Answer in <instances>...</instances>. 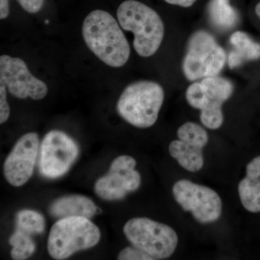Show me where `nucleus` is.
Returning a JSON list of instances; mask_svg holds the SVG:
<instances>
[{
	"instance_id": "nucleus-1",
	"label": "nucleus",
	"mask_w": 260,
	"mask_h": 260,
	"mask_svg": "<svg viewBox=\"0 0 260 260\" xmlns=\"http://www.w3.org/2000/svg\"><path fill=\"white\" fill-rule=\"evenodd\" d=\"M83 37L89 49L113 68L126 64L130 47L116 19L104 10H94L84 20Z\"/></svg>"
},
{
	"instance_id": "nucleus-2",
	"label": "nucleus",
	"mask_w": 260,
	"mask_h": 260,
	"mask_svg": "<svg viewBox=\"0 0 260 260\" xmlns=\"http://www.w3.org/2000/svg\"><path fill=\"white\" fill-rule=\"evenodd\" d=\"M121 28L134 34L135 50L143 57L155 54L164 37V25L155 10L136 0L123 2L117 10Z\"/></svg>"
},
{
	"instance_id": "nucleus-3",
	"label": "nucleus",
	"mask_w": 260,
	"mask_h": 260,
	"mask_svg": "<svg viewBox=\"0 0 260 260\" xmlns=\"http://www.w3.org/2000/svg\"><path fill=\"white\" fill-rule=\"evenodd\" d=\"M164 101V89L158 83L141 80L130 84L123 90L116 110L131 125L148 128L156 122Z\"/></svg>"
},
{
	"instance_id": "nucleus-4",
	"label": "nucleus",
	"mask_w": 260,
	"mask_h": 260,
	"mask_svg": "<svg viewBox=\"0 0 260 260\" xmlns=\"http://www.w3.org/2000/svg\"><path fill=\"white\" fill-rule=\"evenodd\" d=\"M101 239L99 228L85 217L59 219L51 227L47 249L54 259H65L77 251L96 245Z\"/></svg>"
},
{
	"instance_id": "nucleus-5",
	"label": "nucleus",
	"mask_w": 260,
	"mask_h": 260,
	"mask_svg": "<svg viewBox=\"0 0 260 260\" xmlns=\"http://www.w3.org/2000/svg\"><path fill=\"white\" fill-rule=\"evenodd\" d=\"M234 85L222 77H208L191 84L186 91L188 104L199 109L202 124L210 129H219L223 123L222 106L234 93Z\"/></svg>"
},
{
	"instance_id": "nucleus-6",
	"label": "nucleus",
	"mask_w": 260,
	"mask_h": 260,
	"mask_svg": "<svg viewBox=\"0 0 260 260\" xmlns=\"http://www.w3.org/2000/svg\"><path fill=\"white\" fill-rule=\"evenodd\" d=\"M123 232L132 245L144 251L153 260L170 257L179 241L177 232L172 227L148 218L130 219Z\"/></svg>"
},
{
	"instance_id": "nucleus-7",
	"label": "nucleus",
	"mask_w": 260,
	"mask_h": 260,
	"mask_svg": "<svg viewBox=\"0 0 260 260\" xmlns=\"http://www.w3.org/2000/svg\"><path fill=\"white\" fill-rule=\"evenodd\" d=\"M226 61V54L215 38L205 30L191 36L182 63L184 76L189 81L217 76Z\"/></svg>"
},
{
	"instance_id": "nucleus-8",
	"label": "nucleus",
	"mask_w": 260,
	"mask_h": 260,
	"mask_svg": "<svg viewBox=\"0 0 260 260\" xmlns=\"http://www.w3.org/2000/svg\"><path fill=\"white\" fill-rule=\"evenodd\" d=\"M172 193L181 208L191 213L193 218L200 223H213L221 215V198L208 186L181 179L174 184Z\"/></svg>"
},
{
	"instance_id": "nucleus-9",
	"label": "nucleus",
	"mask_w": 260,
	"mask_h": 260,
	"mask_svg": "<svg viewBox=\"0 0 260 260\" xmlns=\"http://www.w3.org/2000/svg\"><path fill=\"white\" fill-rule=\"evenodd\" d=\"M79 155V148L64 132L51 130L41 145L39 171L43 177L56 179L70 170Z\"/></svg>"
},
{
	"instance_id": "nucleus-10",
	"label": "nucleus",
	"mask_w": 260,
	"mask_h": 260,
	"mask_svg": "<svg viewBox=\"0 0 260 260\" xmlns=\"http://www.w3.org/2000/svg\"><path fill=\"white\" fill-rule=\"evenodd\" d=\"M136 165V160L129 155L114 159L107 174L95 182V194L111 201L123 199L128 193L136 191L141 184V176L135 169Z\"/></svg>"
},
{
	"instance_id": "nucleus-11",
	"label": "nucleus",
	"mask_w": 260,
	"mask_h": 260,
	"mask_svg": "<svg viewBox=\"0 0 260 260\" xmlns=\"http://www.w3.org/2000/svg\"><path fill=\"white\" fill-rule=\"evenodd\" d=\"M0 83L18 99L42 100L48 93L47 85L30 73L23 59L6 54L0 56Z\"/></svg>"
},
{
	"instance_id": "nucleus-12",
	"label": "nucleus",
	"mask_w": 260,
	"mask_h": 260,
	"mask_svg": "<svg viewBox=\"0 0 260 260\" xmlns=\"http://www.w3.org/2000/svg\"><path fill=\"white\" fill-rule=\"evenodd\" d=\"M178 140L169 145V153L181 167L189 172H198L204 166L203 149L208 144L206 130L197 123H184L177 130Z\"/></svg>"
},
{
	"instance_id": "nucleus-13",
	"label": "nucleus",
	"mask_w": 260,
	"mask_h": 260,
	"mask_svg": "<svg viewBox=\"0 0 260 260\" xmlns=\"http://www.w3.org/2000/svg\"><path fill=\"white\" fill-rule=\"evenodd\" d=\"M39 148V135L29 133L15 143L4 164L5 179L12 186H23L34 174Z\"/></svg>"
},
{
	"instance_id": "nucleus-14",
	"label": "nucleus",
	"mask_w": 260,
	"mask_h": 260,
	"mask_svg": "<svg viewBox=\"0 0 260 260\" xmlns=\"http://www.w3.org/2000/svg\"><path fill=\"white\" fill-rule=\"evenodd\" d=\"M238 191L241 203L247 211L260 212V156L246 166V177L239 182Z\"/></svg>"
},
{
	"instance_id": "nucleus-15",
	"label": "nucleus",
	"mask_w": 260,
	"mask_h": 260,
	"mask_svg": "<svg viewBox=\"0 0 260 260\" xmlns=\"http://www.w3.org/2000/svg\"><path fill=\"white\" fill-rule=\"evenodd\" d=\"M93 200L83 195L73 194L55 200L50 207V213L57 218L80 216L90 218L97 213Z\"/></svg>"
},
{
	"instance_id": "nucleus-16",
	"label": "nucleus",
	"mask_w": 260,
	"mask_h": 260,
	"mask_svg": "<svg viewBox=\"0 0 260 260\" xmlns=\"http://www.w3.org/2000/svg\"><path fill=\"white\" fill-rule=\"evenodd\" d=\"M230 43L234 47L228 56V63L231 69L237 68L246 61L259 59L260 44L254 42L246 32H234L231 36Z\"/></svg>"
},
{
	"instance_id": "nucleus-17",
	"label": "nucleus",
	"mask_w": 260,
	"mask_h": 260,
	"mask_svg": "<svg viewBox=\"0 0 260 260\" xmlns=\"http://www.w3.org/2000/svg\"><path fill=\"white\" fill-rule=\"evenodd\" d=\"M207 12L211 25L222 31L234 28L239 21V15L230 0H210Z\"/></svg>"
},
{
	"instance_id": "nucleus-18",
	"label": "nucleus",
	"mask_w": 260,
	"mask_h": 260,
	"mask_svg": "<svg viewBox=\"0 0 260 260\" xmlns=\"http://www.w3.org/2000/svg\"><path fill=\"white\" fill-rule=\"evenodd\" d=\"M17 229L30 234H39L45 229V220L42 214L32 210H23L16 215Z\"/></svg>"
},
{
	"instance_id": "nucleus-19",
	"label": "nucleus",
	"mask_w": 260,
	"mask_h": 260,
	"mask_svg": "<svg viewBox=\"0 0 260 260\" xmlns=\"http://www.w3.org/2000/svg\"><path fill=\"white\" fill-rule=\"evenodd\" d=\"M30 236L18 229L11 236L9 242L13 249L10 254L13 259H26L34 254L36 245Z\"/></svg>"
},
{
	"instance_id": "nucleus-20",
	"label": "nucleus",
	"mask_w": 260,
	"mask_h": 260,
	"mask_svg": "<svg viewBox=\"0 0 260 260\" xmlns=\"http://www.w3.org/2000/svg\"><path fill=\"white\" fill-rule=\"evenodd\" d=\"M119 260H153L151 256L135 246L124 248L118 254Z\"/></svg>"
},
{
	"instance_id": "nucleus-21",
	"label": "nucleus",
	"mask_w": 260,
	"mask_h": 260,
	"mask_svg": "<svg viewBox=\"0 0 260 260\" xmlns=\"http://www.w3.org/2000/svg\"><path fill=\"white\" fill-rule=\"evenodd\" d=\"M7 87L3 84L0 85V123L3 124L8 120L10 114L9 104L7 101Z\"/></svg>"
},
{
	"instance_id": "nucleus-22",
	"label": "nucleus",
	"mask_w": 260,
	"mask_h": 260,
	"mask_svg": "<svg viewBox=\"0 0 260 260\" xmlns=\"http://www.w3.org/2000/svg\"><path fill=\"white\" fill-rule=\"evenodd\" d=\"M20 6L29 13H37L42 10L44 0H17Z\"/></svg>"
},
{
	"instance_id": "nucleus-23",
	"label": "nucleus",
	"mask_w": 260,
	"mask_h": 260,
	"mask_svg": "<svg viewBox=\"0 0 260 260\" xmlns=\"http://www.w3.org/2000/svg\"><path fill=\"white\" fill-rule=\"evenodd\" d=\"M166 3L173 5L182 7V8H189L196 3L197 0H164Z\"/></svg>"
},
{
	"instance_id": "nucleus-24",
	"label": "nucleus",
	"mask_w": 260,
	"mask_h": 260,
	"mask_svg": "<svg viewBox=\"0 0 260 260\" xmlns=\"http://www.w3.org/2000/svg\"><path fill=\"white\" fill-rule=\"evenodd\" d=\"M9 13V0H0V18H8Z\"/></svg>"
},
{
	"instance_id": "nucleus-25",
	"label": "nucleus",
	"mask_w": 260,
	"mask_h": 260,
	"mask_svg": "<svg viewBox=\"0 0 260 260\" xmlns=\"http://www.w3.org/2000/svg\"><path fill=\"white\" fill-rule=\"evenodd\" d=\"M255 13L256 15H257V16L260 18V2L259 3H258L257 5H256L255 8Z\"/></svg>"
}]
</instances>
